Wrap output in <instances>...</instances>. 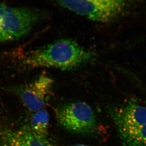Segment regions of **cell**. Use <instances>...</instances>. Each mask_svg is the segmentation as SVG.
Wrapping results in <instances>:
<instances>
[{"label":"cell","mask_w":146,"mask_h":146,"mask_svg":"<svg viewBox=\"0 0 146 146\" xmlns=\"http://www.w3.org/2000/svg\"><path fill=\"white\" fill-rule=\"evenodd\" d=\"M95 56L75 40L63 39L32 51L24 58L23 63L32 68L69 70L91 62Z\"/></svg>","instance_id":"cell-1"},{"label":"cell","mask_w":146,"mask_h":146,"mask_svg":"<svg viewBox=\"0 0 146 146\" xmlns=\"http://www.w3.org/2000/svg\"><path fill=\"white\" fill-rule=\"evenodd\" d=\"M45 16L39 9L0 3V42L15 41L27 36Z\"/></svg>","instance_id":"cell-2"},{"label":"cell","mask_w":146,"mask_h":146,"mask_svg":"<svg viewBox=\"0 0 146 146\" xmlns=\"http://www.w3.org/2000/svg\"><path fill=\"white\" fill-rule=\"evenodd\" d=\"M62 7L96 22L104 23L117 18L129 6L127 1L121 0L60 1Z\"/></svg>","instance_id":"cell-3"},{"label":"cell","mask_w":146,"mask_h":146,"mask_svg":"<svg viewBox=\"0 0 146 146\" xmlns=\"http://www.w3.org/2000/svg\"><path fill=\"white\" fill-rule=\"evenodd\" d=\"M57 115L61 125L73 133L87 134L96 129V115L89 105L84 102L66 105L58 110Z\"/></svg>","instance_id":"cell-4"},{"label":"cell","mask_w":146,"mask_h":146,"mask_svg":"<svg viewBox=\"0 0 146 146\" xmlns=\"http://www.w3.org/2000/svg\"><path fill=\"white\" fill-rule=\"evenodd\" d=\"M52 83L49 77L42 75L19 87L18 91L21 99L29 110L35 112L42 109L50 94Z\"/></svg>","instance_id":"cell-5"},{"label":"cell","mask_w":146,"mask_h":146,"mask_svg":"<svg viewBox=\"0 0 146 146\" xmlns=\"http://www.w3.org/2000/svg\"><path fill=\"white\" fill-rule=\"evenodd\" d=\"M112 115L118 131L146 124V108L132 102L115 108Z\"/></svg>","instance_id":"cell-6"},{"label":"cell","mask_w":146,"mask_h":146,"mask_svg":"<svg viewBox=\"0 0 146 146\" xmlns=\"http://www.w3.org/2000/svg\"><path fill=\"white\" fill-rule=\"evenodd\" d=\"M118 132L124 146H146V124Z\"/></svg>","instance_id":"cell-7"},{"label":"cell","mask_w":146,"mask_h":146,"mask_svg":"<svg viewBox=\"0 0 146 146\" xmlns=\"http://www.w3.org/2000/svg\"><path fill=\"white\" fill-rule=\"evenodd\" d=\"M49 122L48 113L44 110L35 112L31 121V131L37 136L45 137L48 130Z\"/></svg>","instance_id":"cell-8"},{"label":"cell","mask_w":146,"mask_h":146,"mask_svg":"<svg viewBox=\"0 0 146 146\" xmlns=\"http://www.w3.org/2000/svg\"><path fill=\"white\" fill-rule=\"evenodd\" d=\"M16 134L23 146H52L46 137L37 136L31 131H21Z\"/></svg>","instance_id":"cell-9"},{"label":"cell","mask_w":146,"mask_h":146,"mask_svg":"<svg viewBox=\"0 0 146 146\" xmlns=\"http://www.w3.org/2000/svg\"><path fill=\"white\" fill-rule=\"evenodd\" d=\"M0 146H23L19 141L16 133L9 136L2 142Z\"/></svg>","instance_id":"cell-10"},{"label":"cell","mask_w":146,"mask_h":146,"mask_svg":"<svg viewBox=\"0 0 146 146\" xmlns=\"http://www.w3.org/2000/svg\"><path fill=\"white\" fill-rule=\"evenodd\" d=\"M71 146H91L88 145H83V144H76V145H73Z\"/></svg>","instance_id":"cell-11"}]
</instances>
